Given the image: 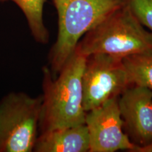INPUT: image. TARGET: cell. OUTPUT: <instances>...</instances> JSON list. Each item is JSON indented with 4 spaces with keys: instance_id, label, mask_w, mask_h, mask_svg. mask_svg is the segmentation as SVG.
Masks as SVG:
<instances>
[{
    "instance_id": "1",
    "label": "cell",
    "mask_w": 152,
    "mask_h": 152,
    "mask_svg": "<svg viewBox=\"0 0 152 152\" xmlns=\"http://www.w3.org/2000/svg\"><path fill=\"white\" fill-rule=\"evenodd\" d=\"M86 56L74 51L58 75L42 68V104L39 132L85 124L82 75Z\"/></svg>"
},
{
    "instance_id": "4",
    "label": "cell",
    "mask_w": 152,
    "mask_h": 152,
    "mask_svg": "<svg viewBox=\"0 0 152 152\" xmlns=\"http://www.w3.org/2000/svg\"><path fill=\"white\" fill-rule=\"evenodd\" d=\"M42 95L11 92L0 100V152H31L39 132Z\"/></svg>"
},
{
    "instance_id": "9",
    "label": "cell",
    "mask_w": 152,
    "mask_h": 152,
    "mask_svg": "<svg viewBox=\"0 0 152 152\" xmlns=\"http://www.w3.org/2000/svg\"><path fill=\"white\" fill-rule=\"evenodd\" d=\"M7 1L14 2L23 13L30 33L36 42L42 45L48 43L49 33L43 20L44 5L47 0H0V3Z\"/></svg>"
},
{
    "instance_id": "8",
    "label": "cell",
    "mask_w": 152,
    "mask_h": 152,
    "mask_svg": "<svg viewBox=\"0 0 152 152\" xmlns=\"http://www.w3.org/2000/svg\"><path fill=\"white\" fill-rule=\"evenodd\" d=\"M90 141L85 124L55 129L39 133L35 152H89Z\"/></svg>"
},
{
    "instance_id": "6",
    "label": "cell",
    "mask_w": 152,
    "mask_h": 152,
    "mask_svg": "<svg viewBox=\"0 0 152 152\" xmlns=\"http://www.w3.org/2000/svg\"><path fill=\"white\" fill-rule=\"evenodd\" d=\"M119 97L106 101L87 111L85 123L90 141L89 152H131L134 145L123 129Z\"/></svg>"
},
{
    "instance_id": "7",
    "label": "cell",
    "mask_w": 152,
    "mask_h": 152,
    "mask_svg": "<svg viewBox=\"0 0 152 152\" xmlns=\"http://www.w3.org/2000/svg\"><path fill=\"white\" fill-rule=\"evenodd\" d=\"M123 129L136 147L152 141V92L147 87L132 85L118 99Z\"/></svg>"
},
{
    "instance_id": "12",
    "label": "cell",
    "mask_w": 152,
    "mask_h": 152,
    "mask_svg": "<svg viewBox=\"0 0 152 152\" xmlns=\"http://www.w3.org/2000/svg\"><path fill=\"white\" fill-rule=\"evenodd\" d=\"M131 152H152V141L144 147H134Z\"/></svg>"
},
{
    "instance_id": "11",
    "label": "cell",
    "mask_w": 152,
    "mask_h": 152,
    "mask_svg": "<svg viewBox=\"0 0 152 152\" xmlns=\"http://www.w3.org/2000/svg\"><path fill=\"white\" fill-rule=\"evenodd\" d=\"M127 4L139 21L152 33V0H127Z\"/></svg>"
},
{
    "instance_id": "5",
    "label": "cell",
    "mask_w": 152,
    "mask_h": 152,
    "mask_svg": "<svg viewBox=\"0 0 152 152\" xmlns=\"http://www.w3.org/2000/svg\"><path fill=\"white\" fill-rule=\"evenodd\" d=\"M82 86L86 112L119 97L131 86L123 58L102 53L86 56Z\"/></svg>"
},
{
    "instance_id": "10",
    "label": "cell",
    "mask_w": 152,
    "mask_h": 152,
    "mask_svg": "<svg viewBox=\"0 0 152 152\" xmlns=\"http://www.w3.org/2000/svg\"><path fill=\"white\" fill-rule=\"evenodd\" d=\"M131 86L147 87L152 92V49L123 58Z\"/></svg>"
},
{
    "instance_id": "2",
    "label": "cell",
    "mask_w": 152,
    "mask_h": 152,
    "mask_svg": "<svg viewBox=\"0 0 152 152\" xmlns=\"http://www.w3.org/2000/svg\"><path fill=\"white\" fill-rule=\"evenodd\" d=\"M58 16L56 40L48 54L52 77L59 73L89 30L127 4V0H52Z\"/></svg>"
},
{
    "instance_id": "3",
    "label": "cell",
    "mask_w": 152,
    "mask_h": 152,
    "mask_svg": "<svg viewBox=\"0 0 152 152\" xmlns=\"http://www.w3.org/2000/svg\"><path fill=\"white\" fill-rule=\"evenodd\" d=\"M151 49L152 33L126 4L85 33L74 51L85 56L102 53L123 58Z\"/></svg>"
}]
</instances>
